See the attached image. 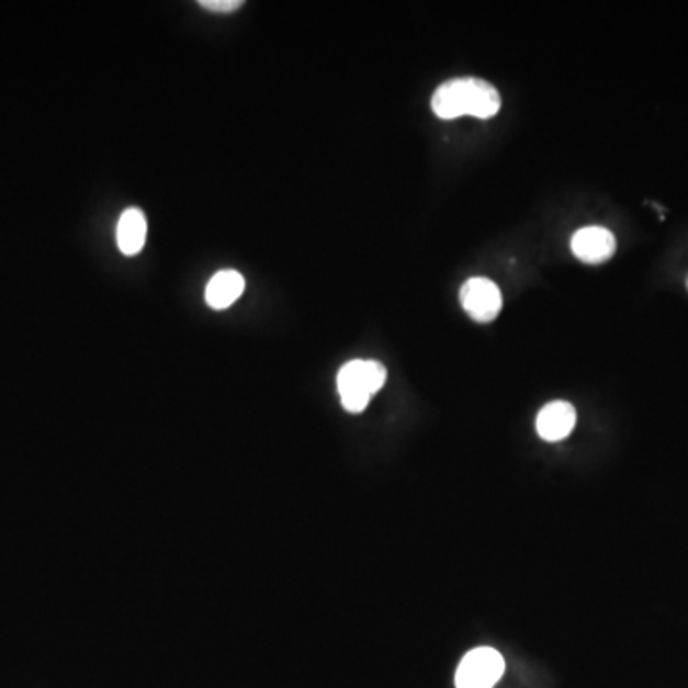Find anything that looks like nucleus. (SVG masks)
<instances>
[{
    "mask_svg": "<svg viewBox=\"0 0 688 688\" xmlns=\"http://www.w3.org/2000/svg\"><path fill=\"white\" fill-rule=\"evenodd\" d=\"M386 383V368L375 360H352L345 363L337 375V388L342 407L350 414H362L370 406L371 396Z\"/></svg>",
    "mask_w": 688,
    "mask_h": 688,
    "instance_id": "f257e3e1",
    "label": "nucleus"
},
{
    "mask_svg": "<svg viewBox=\"0 0 688 688\" xmlns=\"http://www.w3.org/2000/svg\"><path fill=\"white\" fill-rule=\"evenodd\" d=\"M505 674V659L496 648L466 652L455 672V688H494Z\"/></svg>",
    "mask_w": 688,
    "mask_h": 688,
    "instance_id": "f03ea898",
    "label": "nucleus"
},
{
    "mask_svg": "<svg viewBox=\"0 0 688 688\" xmlns=\"http://www.w3.org/2000/svg\"><path fill=\"white\" fill-rule=\"evenodd\" d=\"M463 308L478 324H489L497 318L504 306V296L496 283L486 278H473L463 283L459 293Z\"/></svg>",
    "mask_w": 688,
    "mask_h": 688,
    "instance_id": "7ed1b4c3",
    "label": "nucleus"
},
{
    "mask_svg": "<svg viewBox=\"0 0 688 688\" xmlns=\"http://www.w3.org/2000/svg\"><path fill=\"white\" fill-rule=\"evenodd\" d=\"M458 81L459 113L476 119L494 117L501 108V97L494 84L466 77Z\"/></svg>",
    "mask_w": 688,
    "mask_h": 688,
    "instance_id": "20e7f679",
    "label": "nucleus"
},
{
    "mask_svg": "<svg viewBox=\"0 0 688 688\" xmlns=\"http://www.w3.org/2000/svg\"><path fill=\"white\" fill-rule=\"evenodd\" d=\"M572 252L587 264H600L612 259L616 252V237L602 226H587L577 229L572 237Z\"/></svg>",
    "mask_w": 688,
    "mask_h": 688,
    "instance_id": "39448f33",
    "label": "nucleus"
},
{
    "mask_svg": "<svg viewBox=\"0 0 688 688\" xmlns=\"http://www.w3.org/2000/svg\"><path fill=\"white\" fill-rule=\"evenodd\" d=\"M576 427V409L568 402H551L541 409L535 429L543 440L561 442Z\"/></svg>",
    "mask_w": 688,
    "mask_h": 688,
    "instance_id": "423d86ee",
    "label": "nucleus"
},
{
    "mask_svg": "<svg viewBox=\"0 0 688 688\" xmlns=\"http://www.w3.org/2000/svg\"><path fill=\"white\" fill-rule=\"evenodd\" d=\"M244 275L236 270H223L211 278L205 289V301L215 311H226L228 306L236 303L239 296L244 295Z\"/></svg>",
    "mask_w": 688,
    "mask_h": 688,
    "instance_id": "0eeeda50",
    "label": "nucleus"
},
{
    "mask_svg": "<svg viewBox=\"0 0 688 688\" xmlns=\"http://www.w3.org/2000/svg\"><path fill=\"white\" fill-rule=\"evenodd\" d=\"M148 236V223L146 216L138 207H128L121 215L117 224L119 249L126 257H134L144 249Z\"/></svg>",
    "mask_w": 688,
    "mask_h": 688,
    "instance_id": "6e6552de",
    "label": "nucleus"
},
{
    "mask_svg": "<svg viewBox=\"0 0 688 688\" xmlns=\"http://www.w3.org/2000/svg\"><path fill=\"white\" fill-rule=\"evenodd\" d=\"M241 0H201L200 7L211 12H218V14H228V12H236L237 8H241Z\"/></svg>",
    "mask_w": 688,
    "mask_h": 688,
    "instance_id": "1a4fd4ad",
    "label": "nucleus"
}]
</instances>
